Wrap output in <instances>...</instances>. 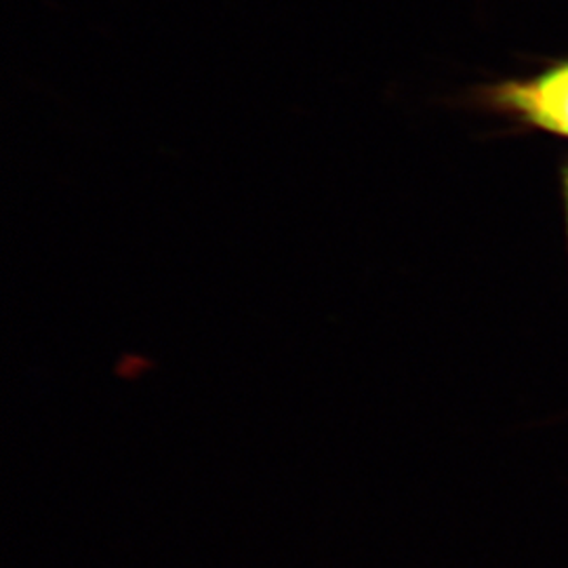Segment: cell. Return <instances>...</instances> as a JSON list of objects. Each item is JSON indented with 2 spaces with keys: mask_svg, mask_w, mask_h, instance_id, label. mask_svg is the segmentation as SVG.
Instances as JSON below:
<instances>
[{
  "mask_svg": "<svg viewBox=\"0 0 568 568\" xmlns=\"http://www.w3.org/2000/svg\"><path fill=\"white\" fill-rule=\"evenodd\" d=\"M565 199H567V215H568V169L565 171Z\"/></svg>",
  "mask_w": 568,
  "mask_h": 568,
  "instance_id": "7a4b0ae2",
  "label": "cell"
},
{
  "mask_svg": "<svg viewBox=\"0 0 568 568\" xmlns=\"http://www.w3.org/2000/svg\"><path fill=\"white\" fill-rule=\"evenodd\" d=\"M483 100L535 129L568 138V63L527 81L499 82L485 91Z\"/></svg>",
  "mask_w": 568,
  "mask_h": 568,
  "instance_id": "6da1fadb",
  "label": "cell"
}]
</instances>
